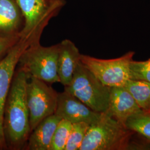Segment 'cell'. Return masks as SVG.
Returning <instances> with one entry per match:
<instances>
[{
    "mask_svg": "<svg viewBox=\"0 0 150 150\" xmlns=\"http://www.w3.org/2000/svg\"><path fill=\"white\" fill-rule=\"evenodd\" d=\"M102 113L93 111L79 99L67 91L58 93L57 104L54 114L71 123H95Z\"/></svg>",
    "mask_w": 150,
    "mask_h": 150,
    "instance_id": "8",
    "label": "cell"
},
{
    "mask_svg": "<svg viewBox=\"0 0 150 150\" xmlns=\"http://www.w3.org/2000/svg\"><path fill=\"white\" fill-rule=\"evenodd\" d=\"M28 79L26 74L19 69L13 76L6 101L4 132L13 145L21 144L31 132L26 100Z\"/></svg>",
    "mask_w": 150,
    "mask_h": 150,
    "instance_id": "1",
    "label": "cell"
},
{
    "mask_svg": "<svg viewBox=\"0 0 150 150\" xmlns=\"http://www.w3.org/2000/svg\"><path fill=\"white\" fill-rule=\"evenodd\" d=\"M64 91L96 112H106L108 110L111 87L103 85L81 61Z\"/></svg>",
    "mask_w": 150,
    "mask_h": 150,
    "instance_id": "2",
    "label": "cell"
},
{
    "mask_svg": "<svg viewBox=\"0 0 150 150\" xmlns=\"http://www.w3.org/2000/svg\"><path fill=\"white\" fill-rule=\"evenodd\" d=\"M28 79L26 100L30 130L32 131L44 119L54 114L58 93L43 81L33 77Z\"/></svg>",
    "mask_w": 150,
    "mask_h": 150,
    "instance_id": "6",
    "label": "cell"
},
{
    "mask_svg": "<svg viewBox=\"0 0 150 150\" xmlns=\"http://www.w3.org/2000/svg\"><path fill=\"white\" fill-rule=\"evenodd\" d=\"M124 87L129 91L144 111L150 110V83L144 81L129 80Z\"/></svg>",
    "mask_w": 150,
    "mask_h": 150,
    "instance_id": "14",
    "label": "cell"
},
{
    "mask_svg": "<svg viewBox=\"0 0 150 150\" xmlns=\"http://www.w3.org/2000/svg\"><path fill=\"white\" fill-rule=\"evenodd\" d=\"M16 40L15 36H0V56L10 49L16 43Z\"/></svg>",
    "mask_w": 150,
    "mask_h": 150,
    "instance_id": "19",
    "label": "cell"
},
{
    "mask_svg": "<svg viewBox=\"0 0 150 150\" xmlns=\"http://www.w3.org/2000/svg\"><path fill=\"white\" fill-rule=\"evenodd\" d=\"M59 45L41 46L33 42L22 54L18 64L28 77H35L46 83L59 82L57 72Z\"/></svg>",
    "mask_w": 150,
    "mask_h": 150,
    "instance_id": "3",
    "label": "cell"
},
{
    "mask_svg": "<svg viewBox=\"0 0 150 150\" xmlns=\"http://www.w3.org/2000/svg\"></svg>",
    "mask_w": 150,
    "mask_h": 150,
    "instance_id": "20",
    "label": "cell"
},
{
    "mask_svg": "<svg viewBox=\"0 0 150 150\" xmlns=\"http://www.w3.org/2000/svg\"><path fill=\"white\" fill-rule=\"evenodd\" d=\"M18 22L19 12L15 0H0V31L11 32Z\"/></svg>",
    "mask_w": 150,
    "mask_h": 150,
    "instance_id": "13",
    "label": "cell"
},
{
    "mask_svg": "<svg viewBox=\"0 0 150 150\" xmlns=\"http://www.w3.org/2000/svg\"><path fill=\"white\" fill-rule=\"evenodd\" d=\"M122 124L108 112L89 126L80 150H111L117 149L127 136Z\"/></svg>",
    "mask_w": 150,
    "mask_h": 150,
    "instance_id": "4",
    "label": "cell"
},
{
    "mask_svg": "<svg viewBox=\"0 0 150 150\" xmlns=\"http://www.w3.org/2000/svg\"><path fill=\"white\" fill-rule=\"evenodd\" d=\"M61 118L54 114L44 119L32 131L28 148L31 150H51L54 132Z\"/></svg>",
    "mask_w": 150,
    "mask_h": 150,
    "instance_id": "12",
    "label": "cell"
},
{
    "mask_svg": "<svg viewBox=\"0 0 150 150\" xmlns=\"http://www.w3.org/2000/svg\"><path fill=\"white\" fill-rule=\"evenodd\" d=\"M31 36L21 38L9 50L7 55L0 61V145L1 146L5 144L4 120L6 99L15 75L16 66L18 64L22 54L33 42L30 41Z\"/></svg>",
    "mask_w": 150,
    "mask_h": 150,
    "instance_id": "7",
    "label": "cell"
},
{
    "mask_svg": "<svg viewBox=\"0 0 150 150\" xmlns=\"http://www.w3.org/2000/svg\"><path fill=\"white\" fill-rule=\"evenodd\" d=\"M129 69L131 80L144 81L150 83V59L145 61L132 60Z\"/></svg>",
    "mask_w": 150,
    "mask_h": 150,
    "instance_id": "18",
    "label": "cell"
},
{
    "mask_svg": "<svg viewBox=\"0 0 150 150\" xmlns=\"http://www.w3.org/2000/svg\"><path fill=\"white\" fill-rule=\"evenodd\" d=\"M134 52L129 51L113 59H97L81 54V62L100 81L109 87L124 86L131 80L130 64Z\"/></svg>",
    "mask_w": 150,
    "mask_h": 150,
    "instance_id": "5",
    "label": "cell"
},
{
    "mask_svg": "<svg viewBox=\"0 0 150 150\" xmlns=\"http://www.w3.org/2000/svg\"><path fill=\"white\" fill-rule=\"evenodd\" d=\"M72 126V123L61 119L54 132L51 150H65Z\"/></svg>",
    "mask_w": 150,
    "mask_h": 150,
    "instance_id": "16",
    "label": "cell"
},
{
    "mask_svg": "<svg viewBox=\"0 0 150 150\" xmlns=\"http://www.w3.org/2000/svg\"><path fill=\"white\" fill-rule=\"evenodd\" d=\"M89 126L85 122L72 124L65 150H80Z\"/></svg>",
    "mask_w": 150,
    "mask_h": 150,
    "instance_id": "17",
    "label": "cell"
},
{
    "mask_svg": "<svg viewBox=\"0 0 150 150\" xmlns=\"http://www.w3.org/2000/svg\"><path fill=\"white\" fill-rule=\"evenodd\" d=\"M125 126L150 140V111H143L131 116L127 120Z\"/></svg>",
    "mask_w": 150,
    "mask_h": 150,
    "instance_id": "15",
    "label": "cell"
},
{
    "mask_svg": "<svg viewBox=\"0 0 150 150\" xmlns=\"http://www.w3.org/2000/svg\"><path fill=\"white\" fill-rule=\"evenodd\" d=\"M143 111L124 86L111 87L107 112L124 126L129 117Z\"/></svg>",
    "mask_w": 150,
    "mask_h": 150,
    "instance_id": "9",
    "label": "cell"
},
{
    "mask_svg": "<svg viewBox=\"0 0 150 150\" xmlns=\"http://www.w3.org/2000/svg\"><path fill=\"white\" fill-rule=\"evenodd\" d=\"M25 18V27L20 36L27 38L32 36L42 21L48 10L46 0H15Z\"/></svg>",
    "mask_w": 150,
    "mask_h": 150,
    "instance_id": "11",
    "label": "cell"
},
{
    "mask_svg": "<svg viewBox=\"0 0 150 150\" xmlns=\"http://www.w3.org/2000/svg\"><path fill=\"white\" fill-rule=\"evenodd\" d=\"M79 49L69 40H65L59 45L57 61V72L59 82L64 86L70 85L77 66L80 62Z\"/></svg>",
    "mask_w": 150,
    "mask_h": 150,
    "instance_id": "10",
    "label": "cell"
}]
</instances>
